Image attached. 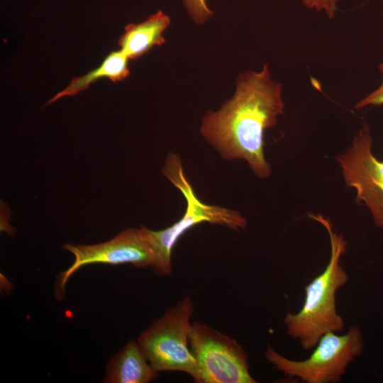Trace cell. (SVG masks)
<instances>
[{
	"instance_id": "6da1fadb",
	"label": "cell",
	"mask_w": 383,
	"mask_h": 383,
	"mask_svg": "<svg viewBox=\"0 0 383 383\" xmlns=\"http://www.w3.org/2000/svg\"><path fill=\"white\" fill-rule=\"evenodd\" d=\"M284 108L282 84L265 64L259 72L238 76L233 97L205 113L200 133L223 159L243 160L257 177L267 178L272 169L264 154V133L277 123Z\"/></svg>"
},
{
	"instance_id": "7a4b0ae2",
	"label": "cell",
	"mask_w": 383,
	"mask_h": 383,
	"mask_svg": "<svg viewBox=\"0 0 383 383\" xmlns=\"http://www.w3.org/2000/svg\"><path fill=\"white\" fill-rule=\"evenodd\" d=\"M309 216L323 226L329 235L330 260L325 270L305 287L301 309L296 313H287L284 318L287 334L299 340L306 350L314 348L326 333L343 330L344 321L336 308V293L348 281V274L340 265L347 241L333 231L328 219L321 215Z\"/></svg>"
},
{
	"instance_id": "3957f363",
	"label": "cell",
	"mask_w": 383,
	"mask_h": 383,
	"mask_svg": "<svg viewBox=\"0 0 383 383\" xmlns=\"http://www.w3.org/2000/svg\"><path fill=\"white\" fill-rule=\"evenodd\" d=\"M163 175L182 194L186 209L181 218L172 226L160 231L141 228L151 244L155 260L151 267L157 275H170L172 271V250L180 237L191 228L204 222L240 231L247 226L245 218L237 211L207 204L195 194L187 179L180 156L169 152L162 168Z\"/></svg>"
},
{
	"instance_id": "277c9868",
	"label": "cell",
	"mask_w": 383,
	"mask_h": 383,
	"mask_svg": "<svg viewBox=\"0 0 383 383\" xmlns=\"http://www.w3.org/2000/svg\"><path fill=\"white\" fill-rule=\"evenodd\" d=\"M193 312L192 298L184 297L144 330L137 343L157 372H183L199 383L197 364L189 348Z\"/></svg>"
},
{
	"instance_id": "5b68a950",
	"label": "cell",
	"mask_w": 383,
	"mask_h": 383,
	"mask_svg": "<svg viewBox=\"0 0 383 383\" xmlns=\"http://www.w3.org/2000/svg\"><path fill=\"white\" fill-rule=\"evenodd\" d=\"M363 349L362 333L353 326L345 334L329 332L323 335L306 360L289 359L271 346L267 347L265 357L275 370L289 377L306 383H337Z\"/></svg>"
},
{
	"instance_id": "8992f818",
	"label": "cell",
	"mask_w": 383,
	"mask_h": 383,
	"mask_svg": "<svg viewBox=\"0 0 383 383\" xmlns=\"http://www.w3.org/2000/svg\"><path fill=\"white\" fill-rule=\"evenodd\" d=\"M189 343L199 371V383H256L248 357L235 339L211 326L192 324Z\"/></svg>"
},
{
	"instance_id": "52a82bcc",
	"label": "cell",
	"mask_w": 383,
	"mask_h": 383,
	"mask_svg": "<svg viewBox=\"0 0 383 383\" xmlns=\"http://www.w3.org/2000/svg\"><path fill=\"white\" fill-rule=\"evenodd\" d=\"M63 248L74 256L72 265L58 274L55 294L61 300L70 277L82 267L94 263L109 265L132 264L138 268L152 267L155 255L152 247L140 228H128L109 241L94 245H72Z\"/></svg>"
},
{
	"instance_id": "ba28073f",
	"label": "cell",
	"mask_w": 383,
	"mask_h": 383,
	"mask_svg": "<svg viewBox=\"0 0 383 383\" xmlns=\"http://www.w3.org/2000/svg\"><path fill=\"white\" fill-rule=\"evenodd\" d=\"M372 138L365 125L354 137L352 145L336 157L348 187L355 189L357 202L370 211L377 226L383 228V161L372 151Z\"/></svg>"
},
{
	"instance_id": "9c48e42d",
	"label": "cell",
	"mask_w": 383,
	"mask_h": 383,
	"mask_svg": "<svg viewBox=\"0 0 383 383\" xmlns=\"http://www.w3.org/2000/svg\"><path fill=\"white\" fill-rule=\"evenodd\" d=\"M159 377L137 341L130 340L108 362L103 382L148 383Z\"/></svg>"
},
{
	"instance_id": "30bf717a",
	"label": "cell",
	"mask_w": 383,
	"mask_h": 383,
	"mask_svg": "<svg viewBox=\"0 0 383 383\" xmlns=\"http://www.w3.org/2000/svg\"><path fill=\"white\" fill-rule=\"evenodd\" d=\"M170 18L159 10L144 21L125 26L118 45L129 60H135L148 52L154 45L165 43L163 33L170 26Z\"/></svg>"
},
{
	"instance_id": "8fae6325",
	"label": "cell",
	"mask_w": 383,
	"mask_h": 383,
	"mask_svg": "<svg viewBox=\"0 0 383 383\" xmlns=\"http://www.w3.org/2000/svg\"><path fill=\"white\" fill-rule=\"evenodd\" d=\"M128 60L121 50L112 51L98 67L83 76L73 78L70 83L50 99L46 105L65 96H74L102 78H108L113 82L123 80L130 74Z\"/></svg>"
},
{
	"instance_id": "7c38bea8",
	"label": "cell",
	"mask_w": 383,
	"mask_h": 383,
	"mask_svg": "<svg viewBox=\"0 0 383 383\" xmlns=\"http://www.w3.org/2000/svg\"><path fill=\"white\" fill-rule=\"evenodd\" d=\"M188 14L195 23L201 25L213 14L206 0H182Z\"/></svg>"
},
{
	"instance_id": "4fadbf2b",
	"label": "cell",
	"mask_w": 383,
	"mask_h": 383,
	"mask_svg": "<svg viewBox=\"0 0 383 383\" xmlns=\"http://www.w3.org/2000/svg\"><path fill=\"white\" fill-rule=\"evenodd\" d=\"M379 70L382 75V84L377 89L360 100L355 105L356 109H362L367 106L383 105V62L379 65Z\"/></svg>"
},
{
	"instance_id": "5bb4252c",
	"label": "cell",
	"mask_w": 383,
	"mask_h": 383,
	"mask_svg": "<svg viewBox=\"0 0 383 383\" xmlns=\"http://www.w3.org/2000/svg\"><path fill=\"white\" fill-rule=\"evenodd\" d=\"M304 6L316 11L324 10L330 18H333L337 10V3L340 0H301Z\"/></svg>"
}]
</instances>
